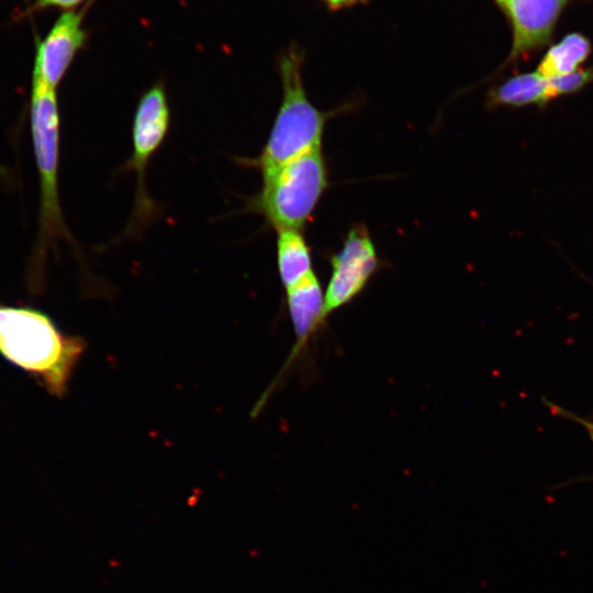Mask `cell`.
<instances>
[{
  "mask_svg": "<svg viewBox=\"0 0 593 593\" xmlns=\"http://www.w3.org/2000/svg\"><path fill=\"white\" fill-rule=\"evenodd\" d=\"M85 348L82 338L64 334L46 313L0 302V354L52 395L66 394Z\"/></svg>",
  "mask_w": 593,
  "mask_h": 593,
  "instance_id": "6da1fadb",
  "label": "cell"
},
{
  "mask_svg": "<svg viewBox=\"0 0 593 593\" xmlns=\"http://www.w3.org/2000/svg\"><path fill=\"white\" fill-rule=\"evenodd\" d=\"M303 51L291 45L278 60L282 100L268 139L255 158H242L243 165L265 176L286 163L322 148L327 122L348 109L322 111L309 99L302 77Z\"/></svg>",
  "mask_w": 593,
  "mask_h": 593,
  "instance_id": "7a4b0ae2",
  "label": "cell"
},
{
  "mask_svg": "<svg viewBox=\"0 0 593 593\" xmlns=\"http://www.w3.org/2000/svg\"><path fill=\"white\" fill-rule=\"evenodd\" d=\"M30 124L40 181L38 233L31 255L30 279L40 287L45 262L59 239L72 243L65 223L58 189L60 115L56 91L32 89Z\"/></svg>",
  "mask_w": 593,
  "mask_h": 593,
  "instance_id": "3957f363",
  "label": "cell"
},
{
  "mask_svg": "<svg viewBox=\"0 0 593 593\" xmlns=\"http://www.w3.org/2000/svg\"><path fill=\"white\" fill-rule=\"evenodd\" d=\"M262 186L246 205L276 231H303L328 188V168L321 149L296 157L261 176Z\"/></svg>",
  "mask_w": 593,
  "mask_h": 593,
  "instance_id": "277c9868",
  "label": "cell"
},
{
  "mask_svg": "<svg viewBox=\"0 0 593 593\" xmlns=\"http://www.w3.org/2000/svg\"><path fill=\"white\" fill-rule=\"evenodd\" d=\"M170 124V109L163 82H157L138 100L132 125L133 150L120 168L134 170L136 193L125 235L136 238L158 214L159 206L146 189V168L152 156L163 144Z\"/></svg>",
  "mask_w": 593,
  "mask_h": 593,
  "instance_id": "5b68a950",
  "label": "cell"
},
{
  "mask_svg": "<svg viewBox=\"0 0 593 593\" xmlns=\"http://www.w3.org/2000/svg\"><path fill=\"white\" fill-rule=\"evenodd\" d=\"M331 275L324 291L323 316L326 322L337 310L351 303L380 269L376 245L366 225H353L342 248L329 258Z\"/></svg>",
  "mask_w": 593,
  "mask_h": 593,
  "instance_id": "8992f818",
  "label": "cell"
},
{
  "mask_svg": "<svg viewBox=\"0 0 593 593\" xmlns=\"http://www.w3.org/2000/svg\"><path fill=\"white\" fill-rule=\"evenodd\" d=\"M85 10H67L47 35L36 42L32 70V89L56 91L76 55L87 41Z\"/></svg>",
  "mask_w": 593,
  "mask_h": 593,
  "instance_id": "52a82bcc",
  "label": "cell"
},
{
  "mask_svg": "<svg viewBox=\"0 0 593 593\" xmlns=\"http://www.w3.org/2000/svg\"><path fill=\"white\" fill-rule=\"evenodd\" d=\"M569 1L507 0L503 9L511 21L513 38L510 55L502 68L545 46Z\"/></svg>",
  "mask_w": 593,
  "mask_h": 593,
  "instance_id": "ba28073f",
  "label": "cell"
},
{
  "mask_svg": "<svg viewBox=\"0 0 593 593\" xmlns=\"http://www.w3.org/2000/svg\"><path fill=\"white\" fill-rule=\"evenodd\" d=\"M286 296L295 343L277 381L301 355L313 335L326 323L323 316L324 291L315 272L287 290Z\"/></svg>",
  "mask_w": 593,
  "mask_h": 593,
  "instance_id": "9c48e42d",
  "label": "cell"
},
{
  "mask_svg": "<svg viewBox=\"0 0 593 593\" xmlns=\"http://www.w3.org/2000/svg\"><path fill=\"white\" fill-rule=\"evenodd\" d=\"M547 79L537 71L518 74L492 87L486 96L485 108H545L549 103Z\"/></svg>",
  "mask_w": 593,
  "mask_h": 593,
  "instance_id": "30bf717a",
  "label": "cell"
},
{
  "mask_svg": "<svg viewBox=\"0 0 593 593\" xmlns=\"http://www.w3.org/2000/svg\"><path fill=\"white\" fill-rule=\"evenodd\" d=\"M277 268L284 291L314 272L311 247L302 231H277Z\"/></svg>",
  "mask_w": 593,
  "mask_h": 593,
  "instance_id": "8fae6325",
  "label": "cell"
},
{
  "mask_svg": "<svg viewBox=\"0 0 593 593\" xmlns=\"http://www.w3.org/2000/svg\"><path fill=\"white\" fill-rule=\"evenodd\" d=\"M591 52L592 45L586 36L570 33L549 47L536 71L545 78L569 75L580 69Z\"/></svg>",
  "mask_w": 593,
  "mask_h": 593,
  "instance_id": "7c38bea8",
  "label": "cell"
},
{
  "mask_svg": "<svg viewBox=\"0 0 593 593\" xmlns=\"http://www.w3.org/2000/svg\"><path fill=\"white\" fill-rule=\"evenodd\" d=\"M547 96L549 101L563 96L580 92L584 87L593 82V66L578 69L569 75L546 78Z\"/></svg>",
  "mask_w": 593,
  "mask_h": 593,
  "instance_id": "4fadbf2b",
  "label": "cell"
},
{
  "mask_svg": "<svg viewBox=\"0 0 593 593\" xmlns=\"http://www.w3.org/2000/svg\"><path fill=\"white\" fill-rule=\"evenodd\" d=\"M547 407L557 416L567 418L573 423L579 424L581 427H583L593 443V421L585 418L583 416H580L578 414H574L573 412L566 410L551 401H545Z\"/></svg>",
  "mask_w": 593,
  "mask_h": 593,
  "instance_id": "5bb4252c",
  "label": "cell"
},
{
  "mask_svg": "<svg viewBox=\"0 0 593 593\" xmlns=\"http://www.w3.org/2000/svg\"><path fill=\"white\" fill-rule=\"evenodd\" d=\"M83 0H37L35 3L36 9L43 8H61L66 10H71L74 7L81 3Z\"/></svg>",
  "mask_w": 593,
  "mask_h": 593,
  "instance_id": "9a60e30c",
  "label": "cell"
},
{
  "mask_svg": "<svg viewBox=\"0 0 593 593\" xmlns=\"http://www.w3.org/2000/svg\"><path fill=\"white\" fill-rule=\"evenodd\" d=\"M325 5L332 11L353 8L359 4H365L369 0H322Z\"/></svg>",
  "mask_w": 593,
  "mask_h": 593,
  "instance_id": "2e32d148",
  "label": "cell"
},
{
  "mask_svg": "<svg viewBox=\"0 0 593 593\" xmlns=\"http://www.w3.org/2000/svg\"><path fill=\"white\" fill-rule=\"evenodd\" d=\"M0 179L8 181L10 179V172L7 167L0 165Z\"/></svg>",
  "mask_w": 593,
  "mask_h": 593,
  "instance_id": "e0dca14e",
  "label": "cell"
},
{
  "mask_svg": "<svg viewBox=\"0 0 593 593\" xmlns=\"http://www.w3.org/2000/svg\"><path fill=\"white\" fill-rule=\"evenodd\" d=\"M494 1H495L500 7L503 8V5L505 4V2H506L507 0H494Z\"/></svg>",
  "mask_w": 593,
  "mask_h": 593,
  "instance_id": "ac0fdd59",
  "label": "cell"
}]
</instances>
